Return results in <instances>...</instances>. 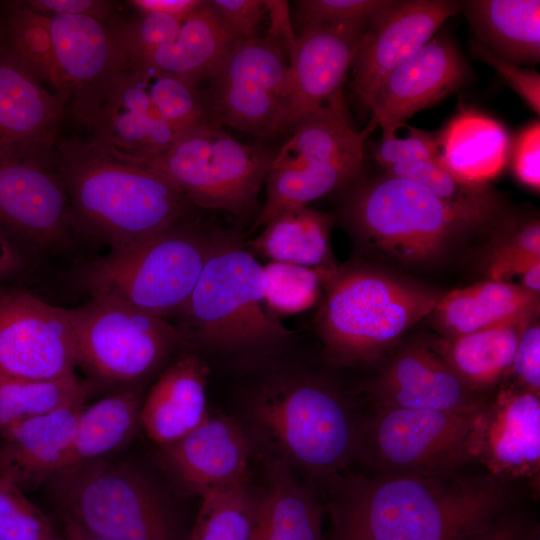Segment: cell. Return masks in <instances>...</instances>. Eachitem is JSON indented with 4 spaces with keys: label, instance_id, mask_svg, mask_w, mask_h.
<instances>
[{
    "label": "cell",
    "instance_id": "6da1fadb",
    "mask_svg": "<svg viewBox=\"0 0 540 540\" xmlns=\"http://www.w3.org/2000/svg\"><path fill=\"white\" fill-rule=\"evenodd\" d=\"M506 494L492 475H350L331 503L335 540H468L492 527Z\"/></svg>",
    "mask_w": 540,
    "mask_h": 540
},
{
    "label": "cell",
    "instance_id": "7a4b0ae2",
    "mask_svg": "<svg viewBox=\"0 0 540 540\" xmlns=\"http://www.w3.org/2000/svg\"><path fill=\"white\" fill-rule=\"evenodd\" d=\"M56 162L79 236L110 250L191 220L194 206L165 177L86 137L60 138Z\"/></svg>",
    "mask_w": 540,
    "mask_h": 540
},
{
    "label": "cell",
    "instance_id": "3957f363",
    "mask_svg": "<svg viewBox=\"0 0 540 540\" xmlns=\"http://www.w3.org/2000/svg\"><path fill=\"white\" fill-rule=\"evenodd\" d=\"M317 272L325 295L315 328L326 359L340 366L376 360L444 294L364 265Z\"/></svg>",
    "mask_w": 540,
    "mask_h": 540
},
{
    "label": "cell",
    "instance_id": "277c9868",
    "mask_svg": "<svg viewBox=\"0 0 540 540\" xmlns=\"http://www.w3.org/2000/svg\"><path fill=\"white\" fill-rule=\"evenodd\" d=\"M248 413L288 466L330 477L357 455L360 424L341 392L317 375L291 371L264 379L250 394Z\"/></svg>",
    "mask_w": 540,
    "mask_h": 540
},
{
    "label": "cell",
    "instance_id": "5b68a950",
    "mask_svg": "<svg viewBox=\"0 0 540 540\" xmlns=\"http://www.w3.org/2000/svg\"><path fill=\"white\" fill-rule=\"evenodd\" d=\"M263 266L228 233L207 260L175 325L194 348L263 353L293 336L265 301Z\"/></svg>",
    "mask_w": 540,
    "mask_h": 540
},
{
    "label": "cell",
    "instance_id": "8992f818",
    "mask_svg": "<svg viewBox=\"0 0 540 540\" xmlns=\"http://www.w3.org/2000/svg\"><path fill=\"white\" fill-rule=\"evenodd\" d=\"M228 233L187 220L89 262L80 280L90 298L176 317Z\"/></svg>",
    "mask_w": 540,
    "mask_h": 540
},
{
    "label": "cell",
    "instance_id": "52a82bcc",
    "mask_svg": "<svg viewBox=\"0 0 540 540\" xmlns=\"http://www.w3.org/2000/svg\"><path fill=\"white\" fill-rule=\"evenodd\" d=\"M62 518L105 540H185L173 504L139 467L110 456L66 466L45 482Z\"/></svg>",
    "mask_w": 540,
    "mask_h": 540
},
{
    "label": "cell",
    "instance_id": "ba28073f",
    "mask_svg": "<svg viewBox=\"0 0 540 540\" xmlns=\"http://www.w3.org/2000/svg\"><path fill=\"white\" fill-rule=\"evenodd\" d=\"M342 219L360 243L405 264L438 257L473 229L427 188L387 174L348 186Z\"/></svg>",
    "mask_w": 540,
    "mask_h": 540
},
{
    "label": "cell",
    "instance_id": "9c48e42d",
    "mask_svg": "<svg viewBox=\"0 0 540 540\" xmlns=\"http://www.w3.org/2000/svg\"><path fill=\"white\" fill-rule=\"evenodd\" d=\"M277 150L242 143L218 127H200L135 163L161 174L194 207L223 210L243 221L257 207Z\"/></svg>",
    "mask_w": 540,
    "mask_h": 540
},
{
    "label": "cell",
    "instance_id": "30bf717a",
    "mask_svg": "<svg viewBox=\"0 0 540 540\" xmlns=\"http://www.w3.org/2000/svg\"><path fill=\"white\" fill-rule=\"evenodd\" d=\"M68 310L78 366L102 382L124 388L142 384L160 373L171 357L193 349L167 319L127 305L90 298Z\"/></svg>",
    "mask_w": 540,
    "mask_h": 540
},
{
    "label": "cell",
    "instance_id": "8fae6325",
    "mask_svg": "<svg viewBox=\"0 0 540 540\" xmlns=\"http://www.w3.org/2000/svg\"><path fill=\"white\" fill-rule=\"evenodd\" d=\"M480 410L377 408L359 426L357 455L378 474L455 473L473 462L472 438Z\"/></svg>",
    "mask_w": 540,
    "mask_h": 540
},
{
    "label": "cell",
    "instance_id": "7c38bea8",
    "mask_svg": "<svg viewBox=\"0 0 540 540\" xmlns=\"http://www.w3.org/2000/svg\"><path fill=\"white\" fill-rule=\"evenodd\" d=\"M283 48L267 36L235 41L207 77L219 126L267 141L274 137L288 73Z\"/></svg>",
    "mask_w": 540,
    "mask_h": 540
},
{
    "label": "cell",
    "instance_id": "4fadbf2b",
    "mask_svg": "<svg viewBox=\"0 0 540 540\" xmlns=\"http://www.w3.org/2000/svg\"><path fill=\"white\" fill-rule=\"evenodd\" d=\"M78 351L67 308L46 303L23 285L0 289V381L75 374Z\"/></svg>",
    "mask_w": 540,
    "mask_h": 540
},
{
    "label": "cell",
    "instance_id": "5bb4252c",
    "mask_svg": "<svg viewBox=\"0 0 540 540\" xmlns=\"http://www.w3.org/2000/svg\"><path fill=\"white\" fill-rule=\"evenodd\" d=\"M367 25L316 26L297 34L274 137L288 138L310 119L346 108L343 86Z\"/></svg>",
    "mask_w": 540,
    "mask_h": 540
},
{
    "label": "cell",
    "instance_id": "9a60e30c",
    "mask_svg": "<svg viewBox=\"0 0 540 540\" xmlns=\"http://www.w3.org/2000/svg\"><path fill=\"white\" fill-rule=\"evenodd\" d=\"M0 228L37 260L79 236L56 160L0 157Z\"/></svg>",
    "mask_w": 540,
    "mask_h": 540
},
{
    "label": "cell",
    "instance_id": "2e32d148",
    "mask_svg": "<svg viewBox=\"0 0 540 540\" xmlns=\"http://www.w3.org/2000/svg\"><path fill=\"white\" fill-rule=\"evenodd\" d=\"M71 115L87 139L132 162L148 159L176 139L130 65L71 106Z\"/></svg>",
    "mask_w": 540,
    "mask_h": 540
},
{
    "label": "cell",
    "instance_id": "e0dca14e",
    "mask_svg": "<svg viewBox=\"0 0 540 540\" xmlns=\"http://www.w3.org/2000/svg\"><path fill=\"white\" fill-rule=\"evenodd\" d=\"M460 4L447 0L391 1L368 23L352 70V88L370 109L386 76L431 38Z\"/></svg>",
    "mask_w": 540,
    "mask_h": 540
},
{
    "label": "cell",
    "instance_id": "ac0fdd59",
    "mask_svg": "<svg viewBox=\"0 0 540 540\" xmlns=\"http://www.w3.org/2000/svg\"><path fill=\"white\" fill-rule=\"evenodd\" d=\"M468 76L467 65L447 36L431 38L391 71L379 86L367 129L396 132L415 113L458 90Z\"/></svg>",
    "mask_w": 540,
    "mask_h": 540
},
{
    "label": "cell",
    "instance_id": "d6986e66",
    "mask_svg": "<svg viewBox=\"0 0 540 540\" xmlns=\"http://www.w3.org/2000/svg\"><path fill=\"white\" fill-rule=\"evenodd\" d=\"M471 452L473 461L484 465L495 478H538L539 394L502 387L479 412Z\"/></svg>",
    "mask_w": 540,
    "mask_h": 540
},
{
    "label": "cell",
    "instance_id": "ffe728a7",
    "mask_svg": "<svg viewBox=\"0 0 540 540\" xmlns=\"http://www.w3.org/2000/svg\"><path fill=\"white\" fill-rule=\"evenodd\" d=\"M70 96L50 92L0 48V157L53 161Z\"/></svg>",
    "mask_w": 540,
    "mask_h": 540
},
{
    "label": "cell",
    "instance_id": "44dd1931",
    "mask_svg": "<svg viewBox=\"0 0 540 540\" xmlns=\"http://www.w3.org/2000/svg\"><path fill=\"white\" fill-rule=\"evenodd\" d=\"M378 408L475 412L487 402L434 349L415 342L400 350L372 387Z\"/></svg>",
    "mask_w": 540,
    "mask_h": 540
},
{
    "label": "cell",
    "instance_id": "7402d4cb",
    "mask_svg": "<svg viewBox=\"0 0 540 540\" xmlns=\"http://www.w3.org/2000/svg\"><path fill=\"white\" fill-rule=\"evenodd\" d=\"M162 447L167 467L201 499L249 482V440L225 415L209 413L191 432Z\"/></svg>",
    "mask_w": 540,
    "mask_h": 540
},
{
    "label": "cell",
    "instance_id": "603a6c76",
    "mask_svg": "<svg viewBox=\"0 0 540 540\" xmlns=\"http://www.w3.org/2000/svg\"><path fill=\"white\" fill-rule=\"evenodd\" d=\"M58 65L76 105L126 69L129 57L111 22L79 15L50 16Z\"/></svg>",
    "mask_w": 540,
    "mask_h": 540
},
{
    "label": "cell",
    "instance_id": "cb8c5ba5",
    "mask_svg": "<svg viewBox=\"0 0 540 540\" xmlns=\"http://www.w3.org/2000/svg\"><path fill=\"white\" fill-rule=\"evenodd\" d=\"M84 401L0 431V477L24 492L65 465Z\"/></svg>",
    "mask_w": 540,
    "mask_h": 540
},
{
    "label": "cell",
    "instance_id": "d4e9b609",
    "mask_svg": "<svg viewBox=\"0 0 540 540\" xmlns=\"http://www.w3.org/2000/svg\"><path fill=\"white\" fill-rule=\"evenodd\" d=\"M208 364L193 350L180 352L159 373L143 400L140 427L154 443L171 444L209 415Z\"/></svg>",
    "mask_w": 540,
    "mask_h": 540
},
{
    "label": "cell",
    "instance_id": "484cf974",
    "mask_svg": "<svg viewBox=\"0 0 540 540\" xmlns=\"http://www.w3.org/2000/svg\"><path fill=\"white\" fill-rule=\"evenodd\" d=\"M436 163L467 183L486 185L506 166L511 141L496 120L462 109L438 136Z\"/></svg>",
    "mask_w": 540,
    "mask_h": 540
},
{
    "label": "cell",
    "instance_id": "4316f807",
    "mask_svg": "<svg viewBox=\"0 0 540 540\" xmlns=\"http://www.w3.org/2000/svg\"><path fill=\"white\" fill-rule=\"evenodd\" d=\"M539 310L529 311L493 326L432 346L471 390L482 394L507 376L524 328Z\"/></svg>",
    "mask_w": 540,
    "mask_h": 540
},
{
    "label": "cell",
    "instance_id": "83f0119b",
    "mask_svg": "<svg viewBox=\"0 0 540 540\" xmlns=\"http://www.w3.org/2000/svg\"><path fill=\"white\" fill-rule=\"evenodd\" d=\"M322 509L290 466L271 462L268 481L257 494L250 540H321Z\"/></svg>",
    "mask_w": 540,
    "mask_h": 540
},
{
    "label": "cell",
    "instance_id": "f1b7e54d",
    "mask_svg": "<svg viewBox=\"0 0 540 540\" xmlns=\"http://www.w3.org/2000/svg\"><path fill=\"white\" fill-rule=\"evenodd\" d=\"M538 296L518 284L490 279L443 294L430 315L442 338H453L539 310Z\"/></svg>",
    "mask_w": 540,
    "mask_h": 540
},
{
    "label": "cell",
    "instance_id": "f546056e",
    "mask_svg": "<svg viewBox=\"0 0 540 540\" xmlns=\"http://www.w3.org/2000/svg\"><path fill=\"white\" fill-rule=\"evenodd\" d=\"M237 40L208 0H203L170 41L129 63L151 66L199 85Z\"/></svg>",
    "mask_w": 540,
    "mask_h": 540
},
{
    "label": "cell",
    "instance_id": "4dcf8cb0",
    "mask_svg": "<svg viewBox=\"0 0 540 540\" xmlns=\"http://www.w3.org/2000/svg\"><path fill=\"white\" fill-rule=\"evenodd\" d=\"M465 14L482 46L513 64L540 59V1L472 0Z\"/></svg>",
    "mask_w": 540,
    "mask_h": 540
},
{
    "label": "cell",
    "instance_id": "1f68e13d",
    "mask_svg": "<svg viewBox=\"0 0 540 540\" xmlns=\"http://www.w3.org/2000/svg\"><path fill=\"white\" fill-rule=\"evenodd\" d=\"M333 218L308 206L285 210L270 220L249 245L262 256L325 271L336 264L330 249Z\"/></svg>",
    "mask_w": 540,
    "mask_h": 540
},
{
    "label": "cell",
    "instance_id": "d6a6232c",
    "mask_svg": "<svg viewBox=\"0 0 540 540\" xmlns=\"http://www.w3.org/2000/svg\"><path fill=\"white\" fill-rule=\"evenodd\" d=\"M143 400V385L137 384L84 406L64 467L111 456L127 445L140 427Z\"/></svg>",
    "mask_w": 540,
    "mask_h": 540
},
{
    "label": "cell",
    "instance_id": "836d02e7",
    "mask_svg": "<svg viewBox=\"0 0 540 540\" xmlns=\"http://www.w3.org/2000/svg\"><path fill=\"white\" fill-rule=\"evenodd\" d=\"M0 48L40 83L70 96L53 46L50 16L27 1H12L0 9Z\"/></svg>",
    "mask_w": 540,
    "mask_h": 540
},
{
    "label": "cell",
    "instance_id": "e575fe53",
    "mask_svg": "<svg viewBox=\"0 0 540 540\" xmlns=\"http://www.w3.org/2000/svg\"><path fill=\"white\" fill-rule=\"evenodd\" d=\"M129 65L176 138L200 127L220 128L209 98L198 84L151 66Z\"/></svg>",
    "mask_w": 540,
    "mask_h": 540
},
{
    "label": "cell",
    "instance_id": "d590c367",
    "mask_svg": "<svg viewBox=\"0 0 540 540\" xmlns=\"http://www.w3.org/2000/svg\"><path fill=\"white\" fill-rule=\"evenodd\" d=\"M387 174L403 177L427 188L473 229L496 220L500 203L486 185L462 181L433 161L402 163L386 169Z\"/></svg>",
    "mask_w": 540,
    "mask_h": 540
},
{
    "label": "cell",
    "instance_id": "8d00e7d4",
    "mask_svg": "<svg viewBox=\"0 0 540 540\" xmlns=\"http://www.w3.org/2000/svg\"><path fill=\"white\" fill-rule=\"evenodd\" d=\"M86 385L76 374L40 380L0 381V431L85 401Z\"/></svg>",
    "mask_w": 540,
    "mask_h": 540
},
{
    "label": "cell",
    "instance_id": "74e56055",
    "mask_svg": "<svg viewBox=\"0 0 540 540\" xmlns=\"http://www.w3.org/2000/svg\"><path fill=\"white\" fill-rule=\"evenodd\" d=\"M256 500L249 482L203 497L185 540H250Z\"/></svg>",
    "mask_w": 540,
    "mask_h": 540
},
{
    "label": "cell",
    "instance_id": "f35d334b",
    "mask_svg": "<svg viewBox=\"0 0 540 540\" xmlns=\"http://www.w3.org/2000/svg\"><path fill=\"white\" fill-rule=\"evenodd\" d=\"M263 270L266 277L265 301L278 316L296 314L317 303L322 284L315 269L270 261Z\"/></svg>",
    "mask_w": 540,
    "mask_h": 540
},
{
    "label": "cell",
    "instance_id": "ab89813d",
    "mask_svg": "<svg viewBox=\"0 0 540 540\" xmlns=\"http://www.w3.org/2000/svg\"><path fill=\"white\" fill-rule=\"evenodd\" d=\"M0 540H63L50 517L0 477Z\"/></svg>",
    "mask_w": 540,
    "mask_h": 540
},
{
    "label": "cell",
    "instance_id": "60d3db41",
    "mask_svg": "<svg viewBox=\"0 0 540 540\" xmlns=\"http://www.w3.org/2000/svg\"><path fill=\"white\" fill-rule=\"evenodd\" d=\"M391 0H298L293 2L296 34L316 26L369 23Z\"/></svg>",
    "mask_w": 540,
    "mask_h": 540
},
{
    "label": "cell",
    "instance_id": "b9f144b4",
    "mask_svg": "<svg viewBox=\"0 0 540 540\" xmlns=\"http://www.w3.org/2000/svg\"><path fill=\"white\" fill-rule=\"evenodd\" d=\"M537 261H540V225L534 219L516 229L494 250L488 273L492 280L507 281Z\"/></svg>",
    "mask_w": 540,
    "mask_h": 540
},
{
    "label": "cell",
    "instance_id": "7bdbcfd3",
    "mask_svg": "<svg viewBox=\"0 0 540 540\" xmlns=\"http://www.w3.org/2000/svg\"><path fill=\"white\" fill-rule=\"evenodd\" d=\"M136 20H110L129 57L137 60L170 41L178 32L182 20L175 17L149 13L140 14Z\"/></svg>",
    "mask_w": 540,
    "mask_h": 540
},
{
    "label": "cell",
    "instance_id": "ee69618b",
    "mask_svg": "<svg viewBox=\"0 0 540 540\" xmlns=\"http://www.w3.org/2000/svg\"><path fill=\"white\" fill-rule=\"evenodd\" d=\"M408 129L405 137H397L396 132L382 133L373 148L374 158L385 169L408 162L436 161L438 136L414 127L408 126Z\"/></svg>",
    "mask_w": 540,
    "mask_h": 540
},
{
    "label": "cell",
    "instance_id": "f6af8a7d",
    "mask_svg": "<svg viewBox=\"0 0 540 540\" xmlns=\"http://www.w3.org/2000/svg\"><path fill=\"white\" fill-rule=\"evenodd\" d=\"M507 376H510L513 382L506 386L539 394L540 325L536 317L524 328L519 338L515 356Z\"/></svg>",
    "mask_w": 540,
    "mask_h": 540
},
{
    "label": "cell",
    "instance_id": "bcb514c9",
    "mask_svg": "<svg viewBox=\"0 0 540 540\" xmlns=\"http://www.w3.org/2000/svg\"><path fill=\"white\" fill-rule=\"evenodd\" d=\"M210 6L239 39L257 37L258 26L266 15L263 0H208Z\"/></svg>",
    "mask_w": 540,
    "mask_h": 540
},
{
    "label": "cell",
    "instance_id": "7dc6e473",
    "mask_svg": "<svg viewBox=\"0 0 540 540\" xmlns=\"http://www.w3.org/2000/svg\"><path fill=\"white\" fill-rule=\"evenodd\" d=\"M474 53L497 70L537 115L540 113V76L508 62L479 43L472 45Z\"/></svg>",
    "mask_w": 540,
    "mask_h": 540
},
{
    "label": "cell",
    "instance_id": "c3c4849f",
    "mask_svg": "<svg viewBox=\"0 0 540 540\" xmlns=\"http://www.w3.org/2000/svg\"><path fill=\"white\" fill-rule=\"evenodd\" d=\"M513 170L520 182L539 191L540 188V124L526 127L513 149Z\"/></svg>",
    "mask_w": 540,
    "mask_h": 540
},
{
    "label": "cell",
    "instance_id": "681fc988",
    "mask_svg": "<svg viewBox=\"0 0 540 540\" xmlns=\"http://www.w3.org/2000/svg\"><path fill=\"white\" fill-rule=\"evenodd\" d=\"M37 258L0 228V289L22 285L35 269Z\"/></svg>",
    "mask_w": 540,
    "mask_h": 540
},
{
    "label": "cell",
    "instance_id": "f907efd6",
    "mask_svg": "<svg viewBox=\"0 0 540 540\" xmlns=\"http://www.w3.org/2000/svg\"><path fill=\"white\" fill-rule=\"evenodd\" d=\"M37 11L52 15H79L109 22L114 18L115 2L106 0H29Z\"/></svg>",
    "mask_w": 540,
    "mask_h": 540
},
{
    "label": "cell",
    "instance_id": "816d5d0a",
    "mask_svg": "<svg viewBox=\"0 0 540 540\" xmlns=\"http://www.w3.org/2000/svg\"><path fill=\"white\" fill-rule=\"evenodd\" d=\"M263 4L269 18V26L265 36L278 43L289 59L297 43L290 4L284 0H263Z\"/></svg>",
    "mask_w": 540,
    "mask_h": 540
},
{
    "label": "cell",
    "instance_id": "f5cc1de1",
    "mask_svg": "<svg viewBox=\"0 0 540 540\" xmlns=\"http://www.w3.org/2000/svg\"><path fill=\"white\" fill-rule=\"evenodd\" d=\"M203 0H132L129 3L140 13H157L184 21Z\"/></svg>",
    "mask_w": 540,
    "mask_h": 540
},
{
    "label": "cell",
    "instance_id": "db71d44e",
    "mask_svg": "<svg viewBox=\"0 0 540 540\" xmlns=\"http://www.w3.org/2000/svg\"><path fill=\"white\" fill-rule=\"evenodd\" d=\"M518 527L512 522H496L492 527L468 540H518Z\"/></svg>",
    "mask_w": 540,
    "mask_h": 540
},
{
    "label": "cell",
    "instance_id": "11a10c76",
    "mask_svg": "<svg viewBox=\"0 0 540 540\" xmlns=\"http://www.w3.org/2000/svg\"><path fill=\"white\" fill-rule=\"evenodd\" d=\"M64 527H63V533L62 538L63 540H105L103 538H100L98 536H95L85 529H83L81 526L76 524L74 521L68 519V518H62Z\"/></svg>",
    "mask_w": 540,
    "mask_h": 540
},
{
    "label": "cell",
    "instance_id": "9f6ffc18",
    "mask_svg": "<svg viewBox=\"0 0 540 540\" xmlns=\"http://www.w3.org/2000/svg\"><path fill=\"white\" fill-rule=\"evenodd\" d=\"M521 282L519 286L524 289L538 294L540 292V261L533 263L528 267L521 275Z\"/></svg>",
    "mask_w": 540,
    "mask_h": 540
}]
</instances>
